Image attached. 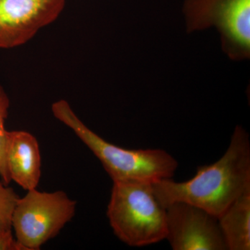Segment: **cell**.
<instances>
[{"label": "cell", "instance_id": "30bf717a", "mask_svg": "<svg viewBox=\"0 0 250 250\" xmlns=\"http://www.w3.org/2000/svg\"><path fill=\"white\" fill-rule=\"evenodd\" d=\"M9 96L2 85L0 84V177L6 185L11 182L6 166V150L8 131L5 128V121L9 115Z\"/></svg>", "mask_w": 250, "mask_h": 250}, {"label": "cell", "instance_id": "3957f363", "mask_svg": "<svg viewBox=\"0 0 250 250\" xmlns=\"http://www.w3.org/2000/svg\"><path fill=\"white\" fill-rule=\"evenodd\" d=\"M107 207L115 235L131 247L141 248L166 239V210L156 198L152 182H113Z\"/></svg>", "mask_w": 250, "mask_h": 250}, {"label": "cell", "instance_id": "ba28073f", "mask_svg": "<svg viewBox=\"0 0 250 250\" xmlns=\"http://www.w3.org/2000/svg\"><path fill=\"white\" fill-rule=\"evenodd\" d=\"M6 159L11 181L27 191L36 188L41 177V156L34 135L25 131H8Z\"/></svg>", "mask_w": 250, "mask_h": 250}, {"label": "cell", "instance_id": "7a4b0ae2", "mask_svg": "<svg viewBox=\"0 0 250 250\" xmlns=\"http://www.w3.org/2000/svg\"><path fill=\"white\" fill-rule=\"evenodd\" d=\"M54 116L71 129L100 161L115 181L138 180L154 182L172 179L178 162L161 149H129L105 141L83 123L64 100L52 105Z\"/></svg>", "mask_w": 250, "mask_h": 250}, {"label": "cell", "instance_id": "6da1fadb", "mask_svg": "<svg viewBox=\"0 0 250 250\" xmlns=\"http://www.w3.org/2000/svg\"><path fill=\"white\" fill-rule=\"evenodd\" d=\"M157 200L166 208L174 202L200 207L215 216L250 189V141L248 131L237 125L226 152L210 165L199 166L186 182L164 179L152 182Z\"/></svg>", "mask_w": 250, "mask_h": 250}, {"label": "cell", "instance_id": "8fae6325", "mask_svg": "<svg viewBox=\"0 0 250 250\" xmlns=\"http://www.w3.org/2000/svg\"><path fill=\"white\" fill-rule=\"evenodd\" d=\"M19 197L0 180V234L12 230V219Z\"/></svg>", "mask_w": 250, "mask_h": 250}, {"label": "cell", "instance_id": "8992f818", "mask_svg": "<svg viewBox=\"0 0 250 250\" xmlns=\"http://www.w3.org/2000/svg\"><path fill=\"white\" fill-rule=\"evenodd\" d=\"M166 236L174 250H228L218 217L188 202L166 207Z\"/></svg>", "mask_w": 250, "mask_h": 250}, {"label": "cell", "instance_id": "9c48e42d", "mask_svg": "<svg viewBox=\"0 0 250 250\" xmlns=\"http://www.w3.org/2000/svg\"><path fill=\"white\" fill-rule=\"evenodd\" d=\"M218 218L228 250H250V189L240 195Z\"/></svg>", "mask_w": 250, "mask_h": 250}, {"label": "cell", "instance_id": "5b68a950", "mask_svg": "<svg viewBox=\"0 0 250 250\" xmlns=\"http://www.w3.org/2000/svg\"><path fill=\"white\" fill-rule=\"evenodd\" d=\"M76 207L77 202L62 190H28L15 207V238L26 250H40L75 216Z\"/></svg>", "mask_w": 250, "mask_h": 250}, {"label": "cell", "instance_id": "7c38bea8", "mask_svg": "<svg viewBox=\"0 0 250 250\" xmlns=\"http://www.w3.org/2000/svg\"><path fill=\"white\" fill-rule=\"evenodd\" d=\"M0 250H26L13 235L12 230L0 234Z\"/></svg>", "mask_w": 250, "mask_h": 250}, {"label": "cell", "instance_id": "277c9868", "mask_svg": "<svg viewBox=\"0 0 250 250\" xmlns=\"http://www.w3.org/2000/svg\"><path fill=\"white\" fill-rule=\"evenodd\" d=\"M188 32L216 28L222 49L236 62L250 57V0H184Z\"/></svg>", "mask_w": 250, "mask_h": 250}, {"label": "cell", "instance_id": "52a82bcc", "mask_svg": "<svg viewBox=\"0 0 250 250\" xmlns=\"http://www.w3.org/2000/svg\"><path fill=\"white\" fill-rule=\"evenodd\" d=\"M65 0H0V49L24 45L54 22Z\"/></svg>", "mask_w": 250, "mask_h": 250}]
</instances>
